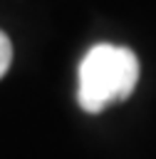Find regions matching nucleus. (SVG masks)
Masks as SVG:
<instances>
[{
  "label": "nucleus",
  "instance_id": "obj_2",
  "mask_svg": "<svg viewBox=\"0 0 156 159\" xmlns=\"http://www.w3.org/2000/svg\"><path fill=\"white\" fill-rule=\"evenodd\" d=\"M10 62H12V42H10V37L0 30V80H2V75L10 70Z\"/></svg>",
  "mask_w": 156,
  "mask_h": 159
},
{
  "label": "nucleus",
  "instance_id": "obj_1",
  "mask_svg": "<svg viewBox=\"0 0 156 159\" xmlns=\"http://www.w3.org/2000/svg\"><path fill=\"white\" fill-rule=\"evenodd\" d=\"M139 57L121 45L99 42L79 62L77 102L84 112L99 114L109 104L126 102L139 82Z\"/></svg>",
  "mask_w": 156,
  "mask_h": 159
}]
</instances>
